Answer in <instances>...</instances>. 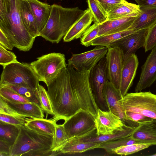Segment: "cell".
I'll use <instances>...</instances> for the list:
<instances>
[{"instance_id":"13","label":"cell","mask_w":156,"mask_h":156,"mask_svg":"<svg viewBox=\"0 0 156 156\" xmlns=\"http://www.w3.org/2000/svg\"><path fill=\"white\" fill-rule=\"evenodd\" d=\"M149 29L139 30L126 36L115 44L112 47H119L123 55L124 61L132 55L135 54L140 48L144 47Z\"/></svg>"},{"instance_id":"42","label":"cell","mask_w":156,"mask_h":156,"mask_svg":"<svg viewBox=\"0 0 156 156\" xmlns=\"http://www.w3.org/2000/svg\"><path fill=\"white\" fill-rule=\"evenodd\" d=\"M0 45L7 50H12L14 47L4 33L0 30Z\"/></svg>"},{"instance_id":"11","label":"cell","mask_w":156,"mask_h":156,"mask_svg":"<svg viewBox=\"0 0 156 156\" xmlns=\"http://www.w3.org/2000/svg\"><path fill=\"white\" fill-rule=\"evenodd\" d=\"M95 120L96 134L98 136L113 134L117 130L123 129L127 125L112 112L99 108Z\"/></svg>"},{"instance_id":"28","label":"cell","mask_w":156,"mask_h":156,"mask_svg":"<svg viewBox=\"0 0 156 156\" xmlns=\"http://www.w3.org/2000/svg\"><path fill=\"white\" fill-rule=\"evenodd\" d=\"M134 32L128 29L114 34L98 36L92 42L91 45L102 46L107 48L112 47L115 44Z\"/></svg>"},{"instance_id":"23","label":"cell","mask_w":156,"mask_h":156,"mask_svg":"<svg viewBox=\"0 0 156 156\" xmlns=\"http://www.w3.org/2000/svg\"><path fill=\"white\" fill-rule=\"evenodd\" d=\"M131 136L142 144L156 145V125L153 122L140 124Z\"/></svg>"},{"instance_id":"41","label":"cell","mask_w":156,"mask_h":156,"mask_svg":"<svg viewBox=\"0 0 156 156\" xmlns=\"http://www.w3.org/2000/svg\"><path fill=\"white\" fill-rule=\"evenodd\" d=\"M0 121L18 126L25 125L27 122L16 117L2 113H0Z\"/></svg>"},{"instance_id":"14","label":"cell","mask_w":156,"mask_h":156,"mask_svg":"<svg viewBox=\"0 0 156 156\" xmlns=\"http://www.w3.org/2000/svg\"><path fill=\"white\" fill-rule=\"evenodd\" d=\"M156 80V45L152 49L141 67L139 80L135 88V92H140L150 87Z\"/></svg>"},{"instance_id":"45","label":"cell","mask_w":156,"mask_h":156,"mask_svg":"<svg viewBox=\"0 0 156 156\" xmlns=\"http://www.w3.org/2000/svg\"><path fill=\"white\" fill-rule=\"evenodd\" d=\"M153 122L156 125V119H154Z\"/></svg>"},{"instance_id":"31","label":"cell","mask_w":156,"mask_h":156,"mask_svg":"<svg viewBox=\"0 0 156 156\" xmlns=\"http://www.w3.org/2000/svg\"><path fill=\"white\" fill-rule=\"evenodd\" d=\"M137 143H141L134 139L131 136L117 140L101 143L99 148L104 149L108 153H112V150L120 147Z\"/></svg>"},{"instance_id":"35","label":"cell","mask_w":156,"mask_h":156,"mask_svg":"<svg viewBox=\"0 0 156 156\" xmlns=\"http://www.w3.org/2000/svg\"><path fill=\"white\" fill-rule=\"evenodd\" d=\"M151 144L137 143L122 146L112 150V153L121 155H127L133 154L147 148Z\"/></svg>"},{"instance_id":"2","label":"cell","mask_w":156,"mask_h":156,"mask_svg":"<svg viewBox=\"0 0 156 156\" xmlns=\"http://www.w3.org/2000/svg\"><path fill=\"white\" fill-rule=\"evenodd\" d=\"M21 0H0V30L14 47L27 51L32 48L35 38L24 27L19 6Z\"/></svg>"},{"instance_id":"25","label":"cell","mask_w":156,"mask_h":156,"mask_svg":"<svg viewBox=\"0 0 156 156\" xmlns=\"http://www.w3.org/2000/svg\"><path fill=\"white\" fill-rule=\"evenodd\" d=\"M56 122L52 119L37 118L27 121L25 126L37 133L53 137L55 133Z\"/></svg>"},{"instance_id":"17","label":"cell","mask_w":156,"mask_h":156,"mask_svg":"<svg viewBox=\"0 0 156 156\" xmlns=\"http://www.w3.org/2000/svg\"><path fill=\"white\" fill-rule=\"evenodd\" d=\"M137 16H127L107 20L98 25V36L110 34L128 29Z\"/></svg>"},{"instance_id":"7","label":"cell","mask_w":156,"mask_h":156,"mask_svg":"<svg viewBox=\"0 0 156 156\" xmlns=\"http://www.w3.org/2000/svg\"><path fill=\"white\" fill-rule=\"evenodd\" d=\"M119 103L123 113L132 112L156 119V94L150 91L127 93Z\"/></svg>"},{"instance_id":"37","label":"cell","mask_w":156,"mask_h":156,"mask_svg":"<svg viewBox=\"0 0 156 156\" xmlns=\"http://www.w3.org/2000/svg\"><path fill=\"white\" fill-rule=\"evenodd\" d=\"M98 24L94 23L88 29L80 38V44L85 47L91 45L92 42L98 36Z\"/></svg>"},{"instance_id":"21","label":"cell","mask_w":156,"mask_h":156,"mask_svg":"<svg viewBox=\"0 0 156 156\" xmlns=\"http://www.w3.org/2000/svg\"><path fill=\"white\" fill-rule=\"evenodd\" d=\"M141 13L129 28L134 31L149 29L156 22V6L140 7Z\"/></svg>"},{"instance_id":"34","label":"cell","mask_w":156,"mask_h":156,"mask_svg":"<svg viewBox=\"0 0 156 156\" xmlns=\"http://www.w3.org/2000/svg\"><path fill=\"white\" fill-rule=\"evenodd\" d=\"M0 97L13 103L31 102L28 99L5 85L0 86Z\"/></svg>"},{"instance_id":"20","label":"cell","mask_w":156,"mask_h":156,"mask_svg":"<svg viewBox=\"0 0 156 156\" xmlns=\"http://www.w3.org/2000/svg\"><path fill=\"white\" fill-rule=\"evenodd\" d=\"M27 0L30 5L40 33L45 26L49 19L52 5L41 2L38 0Z\"/></svg>"},{"instance_id":"15","label":"cell","mask_w":156,"mask_h":156,"mask_svg":"<svg viewBox=\"0 0 156 156\" xmlns=\"http://www.w3.org/2000/svg\"><path fill=\"white\" fill-rule=\"evenodd\" d=\"M138 65V58L135 54L132 55L124 61L119 89L122 97L127 93L133 84Z\"/></svg>"},{"instance_id":"30","label":"cell","mask_w":156,"mask_h":156,"mask_svg":"<svg viewBox=\"0 0 156 156\" xmlns=\"http://www.w3.org/2000/svg\"><path fill=\"white\" fill-rule=\"evenodd\" d=\"M5 86L10 88L19 94L26 98L31 102L35 103L41 107V104L38 94V89H33L15 85Z\"/></svg>"},{"instance_id":"8","label":"cell","mask_w":156,"mask_h":156,"mask_svg":"<svg viewBox=\"0 0 156 156\" xmlns=\"http://www.w3.org/2000/svg\"><path fill=\"white\" fill-rule=\"evenodd\" d=\"M68 140L92 134L96 132L95 117L80 109L63 124Z\"/></svg>"},{"instance_id":"4","label":"cell","mask_w":156,"mask_h":156,"mask_svg":"<svg viewBox=\"0 0 156 156\" xmlns=\"http://www.w3.org/2000/svg\"><path fill=\"white\" fill-rule=\"evenodd\" d=\"M19 129L9 156L55 155L51 149L53 137L36 132L25 125L20 126Z\"/></svg>"},{"instance_id":"33","label":"cell","mask_w":156,"mask_h":156,"mask_svg":"<svg viewBox=\"0 0 156 156\" xmlns=\"http://www.w3.org/2000/svg\"><path fill=\"white\" fill-rule=\"evenodd\" d=\"M68 140L63 124H57L53 136L51 150L53 152L59 153L58 151L62 146Z\"/></svg>"},{"instance_id":"36","label":"cell","mask_w":156,"mask_h":156,"mask_svg":"<svg viewBox=\"0 0 156 156\" xmlns=\"http://www.w3.org/2000/svg\"><path fill=\"white\" fill-rule=\"evenodd\" d=\"M38 94L41 104V107L46 115L47 119L49 115L54 116V114L48 97L47 91L42 85L39 86Z\"/></svg>"},{"instance_id":"46","label":"cell","mask_w":156,"mask_h":156,"mask_svg":"<svg viewBox=\"0 0 156 156\" xmlns=\"http://www.w3.org/2000/svg\"><path fill=\"white\" fill-rule=\"evenodd\" d=\"M150 156H156V153L153 154H152V155H150Z\"/></svg>"},{"instance_id":"5","label":"cell","mask_w":156,"mask_h":156,"mask_svg":"<svg viewBox=\"0 0 156 156\" xmlns=\"http://www.w3.org/2000/svg\"><path fill=\"white\" fill-rule=\"evenodd\" d=\"M0 86L15 85L37 89L39 81L30 63L19 62L3 67Z\"/></svg>"},{"instance_id":"19","label":"cell","mask_w":156,"mask_h":156,"mask_svg":"<svg viewBox=\"0 0 156 156\" xmlns=\"http://www.w3.org/2000/svg\"><path fill=\"white\" fill-rule=\"evenodd\" d=\"M135 129L136 128L126 125L124 129L117 130L113 134L98 136L96 132L91 134L71 139L76 141L101 143L130 136Z\"/></svg>"},{"instance_id":"48","label":"cell","mask_w":156,"mask_h":156,"mask_svg":"<svg viewBox=\"0 0 156 156\" xmlns=\"http://www.w3.org/2000/svg\"></svg>"},{"instance_id":"40","label":"cell","mask_w":156,"mask_h":156,"mask_svg":"<svg viewBox=\"0 0 156 156\" xmlns=\"http://www.w3.org/2000/svg\"><path fill=\"white\" fill-rule=\"evenodd\" d=\"M97 0L107 15L124 1L121 0Z\"/></svg>"},{"instance_id":"26","label":"cell","mask_w":156,"mask_h":156,"mask_svg":"<svg viewBox=\"0 0 156 156\" xmlns=\"http://www.w3.org/2000/svg\"><path fill=\"white\" fill-rule=\"evenodd\" d=\"M100 143L78 141L72 139L68 140L61 147L58 152L63 154L81 153L99 148Z\"/></svg>"},{"instance_id":"16","label":"cell","mask_w":156,"mask_h":156,"mask_svg":"<svg viewBox=\"0 0 156 156\" xmlns=\"http://www.w3.org/2000/svg\"><path fill=\"white\" fill-rule=\"evenodd\" d=\"M103 94L108 111L119 116L123 121L124 114L121 109L119 103L123 97L119 90L108 81L104 85Z\"/></svg>"},{"instance_id":"32","label":"cell","mask_w":156,"mask_h":156,"mask_svg":"<svg viewBox=\"0 0 156 156\" xmlns=\"http://www.w3.org/2000/svg\"><path fill=\"white\" fill-rule=\"evenodd\" d=\"M94 23L99 24L107 20V15L97 0H87Z\"/></svg>"},{"instance_id":"10","label":"cell","mask_w":156,"mask_h":156,"mask_svg":"<svg viewBox=\"0 0 156 156\" xmlns=\"http://www.w3.org/2000/svg\"><path fill=\"white\" fill-rule=\"evenodd\" d=\"M108 50L107 47L96 46L94 49L89 51L73 55L68 60V64L79 72H90L105 56Z\"/></svg>"},{"instance_id":"9","label":"cell","mask_w":156,"mask_h":156,"mask_svg":"<svg viewBox=\"0 0 156 156\" xmlns=\"http://www.w3.org/2000/svg\"><path fill=\"white\" fill-rule=\"evenodd\" d=\"M89 80L99 108L103 111H109L103 94L104 85L108 81L106 56L103 58L90 71Z\"/></svg>"},{"instance_id":"43","label":"cell","mask_w":156,"mask_h":156,"mask_svg":"<svg viewBox=\"0 0 156 156\" xmlns=\"http://www.w3.org/2000/svg\"><path fill=\"white\" fill-rule=\"evenodd\" d=\"M11 146L5 142L0 140V156H9Z\"/></svg>"},{"instance_id":"44","label":"cell","mask_w":156,"mask_h":156,"mask_svg":"<svg viewBox=\"0 0 156 156\" xmlns=\"http://www.w3.org/2000/svg\"><path fill=\"white\" fill-rule=\"evenodd\" d=\"M140 7L156 6V0H134Z\"/></svg>"},{"instance_id":"18","label":"cell","mask_w":156,"mask_h":156,"mask_svg":"<svg viewBox=\"0 0 156 156\" xmlns=\"http://www.w3.org/2000/svg\"><path fill=\"white\" fill-rule=\"evenodd\" d=\"M93 21V16L88 8L72 25L63 37V41L69 42L81 38Z\"/></svg>"},{"instance_id":"39","label":"cell","mask_w":156,"mask_h":156,"mask_svg":"<svg viewBox=\"0 0 156 156\" xmlns=\"http://www.w3.org/2000/svg\"><path fill=\"white\" fill-rule=\"evenodd\" d=\"M156 45V22L149 29L145 43L144 47L145 52L152 49Z\"/></svg>"},{"instance_id":"27","label":"cell","mask_w":156,"mask_h":156,"mask_svg":"<svg viewBox=\"0 0 156 156\" xmlns=\"http://www.w3.org/2000/svg\"><path fill=\"white\" fill-rule=\"evenodd\" d=\"M141 12L139 5L125 0L107 15V20L127 16H137Z\"/></svg>"},{"instance_id":"24","label":"cell","mask_w":156,"mask_h":156,"mask_svg":"<svg viewBox=\"0 0 156 156\" xmlns=\"http://www.w3.org/2000/svg\"><path fill=\"white\" fill-rule=\"evenodd\" d=\"M21 20L26 29L34 38L40 36L39 32L30 5L27 0H21L19 6Z\"/></svg>"},{"instance_id":"47","label":"cell","mask_w":156,"mask_h":156,"mask_svg":"<svg viewBox=\"0 0 156 156\" xmlns=\"http://www.w3.org/2000/svg\"></svg>"},{"instance_id":"38","label":"cell","mask_w":156,"mask_h":156,"mask_svg":"<svg viewBox=\"0 0 156 156\" xmlns=\"http://www.w3.org/2000/svg\"><path fill=\"white\" fill-rule=\"evenodd\" d=\"M18 62L13 52L8 50L0 45V65L3 67L10 64Z\"/></svg>"},{"instance_id":"6","label":"cell","mask_w":156,"mask_h":156,"mask_svg":"<svg viewBox=\"0 0 156 156\" xmlns=\"http://www.w3.org/2000/svg\"><path fill=\"white\" fill-rule=\"evenodd\" d=\"M30 64L39 81L47 86L67 66L65 55L60 53L53 52L43 55Z\"/></svg>"},{"instance_id":"3","label":"cell","mask_w":156,"mask_h":156,"mask_svg":"<svg viewBox=\"0 0 156 156\" xmlns=\"http://www.w3.org/2000/svg\"><path fill=\"white\" fill-rule=\"evenodd\" d=\"M84 12L78 7L66 8L53 4L49 19L39 36L52 43H58Z\"/></svg>"},{"instance_id":"12","label":"cell","mask_w":156,"mask_h":156,"mask_svg":"<svg viewBox=\"0 0 156 156\" xmlns=\"http://www.w3.org/2000/svg\"><path fill=\"white\" fill-rule=\"evenodd\" d=\"M106 57L108 81L119 90L121 73L124 61L122 52L118 47H108Z\"/></svg>"},{"instance_id":"22","label":"cell","mask_w":156,"mask_h":156,"mask_svg":"<svg viewBox=\"0 0 156 156\" xmlns=\"http://www.w3.org/2000/svg\"><path fill=\"white\" fill-rule=\"evenodd\" d=\"M3 99L10 108L24 117L34 119L43 118L44 116L42 108L35 103H15Z\"/></svg>"},{"instance_id":"1","label":"cell","mask_w":156,"mask_h":156,"mask_svg":"<svg viewBox=\"0 0 156 156\" xmlns=\"http://www.w3.org/2000/svg\"><path fill=\"white\" fill-rule=\"evenodd\" d=\"M90 71L80 72L69 64L47 86L56 122L67 120L80 109L95 118L99 108L91 87Z\"/></svg>"},{"instance_id":"29","label":"cell","mask_w":156,"mask_h":156,"mask_svg":"<svg viewBox=\"0 0 156 156\" xmlns=\"http://www.w3.org/2000/svg\"><path fill=\"white\" fill-rule=\"evenodd\" d=\"M19 127L0 121V140L12 146L19 135Z\"/></svg>"}]
</instances>
